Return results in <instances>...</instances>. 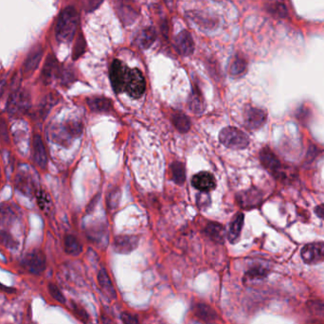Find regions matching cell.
Returning <instances> with one entry per match:
<instances>
[{
	"mask_svg": "<svg viewBox=\"0 0 324 324\" xmlns=\"http://www.w3.org/2000/svg\"><path fill=\"white\" fill-rule=\"evenodd\" d=\"M116 11H117L119 19L121 20L123 25H130L134 23L135 20L139 16L138 11L124 1H120L117 4Z\"/></svg>",
	"mask_w": 324,
	"mask_h": 324,
	"instance_id": "18",
	"label": "cell"
},
{
	"mask_svg": "<svg viewBox=\"0 0 324 324\" xmlns=\"http://www.w3.org/2000/svg\"><path fill=\"white\" fill-rule=\"evenodd\" d=\"M266 275V270L262 268H254V269H249L244 277L245 281H253L256 279H262Z\"/></svg>",
	"mask_w": 324,
	"mask_h": 324,
	"instance_id": "35",
	"label": "cell"
},
{
	"mask_svg": "<svg viewBox=\"0 0 324 324\" xmlns=\"http://www.w3.org/2000/svg\"><path fill=\"white\" fill-rule=\"evenodd\" d=\"M188 104L190 111L196 114H202L203 111L205 110V101L198 87H193L191 88Z\"/></svg>",
	"mask_w": 324,
	"mask_h": 324,
	"instance_id": "19",
	"label": "cell"
},
{
	"mask_svg": "<svg viewBox=\"0 0 324 324\" xmlns=\"http://www.w3.org/2000/svg\"><path fill=\"white\" fill-rule=\"evenodd\" d=\"M98 284L101 288V291L103 295L109 299V300H115L117 298V292L111 281L110 277L107 273V270L102 268L98 273Z\"/></svg>",
	"mask_w": 324,
	"mask_h": 324,
	"instance_id": "14",
	"label": "cell"
},
{
	"mask_svg": "<svg viewBox=\"0 0 324 324\" xmlns=\"http://www.w3.org/2000/svg\"><path fill=\"white\" fill-rule=\"evenodd\" d=\"M270 13L273 16L280 17V18H286L288 16V11L285 7V4L283 3H276L270 6Z\"/></svg>",
	"mask_w": 324,
	"mask_h": 324,
	"instance_id": "33",
	"label": "cell"
},
{
	"mask_svg": "<svg viewBox=\"0 0 324 324\" xmlns=\"http://www.w3.org/2000/svg\"><path fill=\"white\" fill-rule=\"evenodd\" d=\"M130 69L119 60H115L110 68V81L112 87L116 93H121L124 91L128 73Z\"/></svg>",
	"mask_w": 324,
	"mask_h": 324,
	"instance_id": "4",
	"label": "cell"
},
{
	"mask_svg": "<svg viewBox=\"0 0 324 324\" xmlns=\"http://www.w3.org/2000/svg\"><path fill=\"white\" fill-rule=\"evenodd\" d=\"M35 195H36L37 204L39 206L40 210L46 214H49L52 207L51 199L49 198V196L43 190H36Z\"/></svg>",
	"mask_w": 324,
	"mask_h": 324,
	"instance_id": "31",
	"label": "cell"
},
{
	"mask_svg": "<svg viewBox=\"0 0 324 324\" xmlns=\"http://www.w3.org/2000/svg\"><path fill=\"white\" fill-rule=\"evenodd\" d=\"M301 259L305 264L316 265L324 261V243H311L304 245L301 249Z\"/></svg>",
	"mask_w": 324,
	"mask_h": 324,
	"instance_id": "7",
	"label": "cell"
},
{
	"mask_svg": "<svg viewBox=\"0 0 324 324\" xmlns=\"http://www.w3.org/2000/svg\"><path fill=\"white\" fill-rule=\"evenodd\" d=\"M22 266L32 274H42L47 268L46 256L39 249H34L25 256Z\"/></svg>",
	"mask_w": 324,
	"mask_h": 324,
	"instance_id": "5",
	"label": "cell"
},
{
	"mask_svg": "<svg viewBox=\"0 0 324 324\" xmlns=\"http://www.w3.org/2000/svg\"><path fill=\"white\" fill-rule=\"evenodd\" d=\"M139 245V238L132 235H120L114 240V250L119 254H129Z\"/></svg>",
	"mask_w": 324,
	"mask_h": 324,
	"instance_id": "11",
	"label": "cell"
},
{
	"mask_svg": "<svg viewBox=\"0 0 324 324\" xmlns=\"http://www.w3.org/2000/svg\"><path fill=\"white\" fill-rule=\"evenodd\" d=\"M220 143L233 150L245 149L249 144V138L242 130L236 127H226L219 134Z\"/></svg>",
	"mask_w": 324,
	"mask_h": 324,
	"instance_id": "2",
	"label": "cell"
},
{
	"mask_svg": "<svg viewBox=\"0 0 324 324\" xmlns=\"http://www.w3.org/2000/svg\"><path fill=\"white\" fill-rule=\"evenodd\" d=\"M5 88H6V81L5 80H1L0 81V98L3 95L4 91H5Z\"/></svg>",
	"mask_w": 324,
	"mask_h": 324,
	"instance_id": "41",
	"label": "cell"
},
{
	"mask_svg": "<svg viewBox=\"0 0 324 324\" xmlns=\"http://www.w3.org/2000/svg\"><path fill=\"white\" fill-rule=\"evenodd\" d=\"M245 126L250 130L261 128L267 121V112L258 107H248L244 114Z\"/></svg>",
	"mask_w": 324,
	"mask_h": 324,
	"instance_id": "8",
	"label": "cell"
},
{
	"mask_svg": "<svg viewBox=\"0 0 324 324\" xmlns=\"http://www.w3.org/2000/svg\"><path fill=\"white\" fill-rule=\"evenodd\" d=\"M146 83L143 73L138 69L130 70L128 73L124 91L133 99H139L144 94Z\"/></svg>",
	"mask_w": 324,
	"mask_h": 324,
	"instance_id": "3",
	"label": "cell"
},
{
	"mask_svg": "<svg viewBox=\"0 0 324 324\" xmlns=\"http://www.w3.org/2000/svg\"><path fill=\"white\" fill-rule=\"evenodd\" d=\"M44 50L41 46L32 48L29 55L27 56L23 64V74L26 76H31L33 72L39 67L41 60L43 58Z\"/></svg>",
	"mask_w": 324,
	"mask_h": 324,
	"instance_id": "13",
	"label": "cell"
},
{
	"mask_svg": "<svg viewBox=\"0 0 324 324\" xmlns=\"http://www.w3.org/2000/svg\"><path fill=\"white\" fill-rule=\"evenodd\" d=\"M195 316L207 324H215L218 320V315L214 308L205 303H198L193 308Z\"/></svg>",
	"mask_w": 324,
	"mask_h": 324,
	"instance_id": "17",
	"label": "cell"
},
{
	"mask_svg": "<svg viewBox=\"0 0 324 324\" xmlns=\"http://www.w3.org/2000/svg\"><path fill=\"white\" fill-rule=\"evenodd\" d=\"M73 309H74V312L82 318V320H86L88 318V316H87V313L84 311V309L80 308L79 306H77L76 304H73Z\"/></svg>",
	"mask_w": 324,
	"mask_h": 324,
	"instance_id": "39",
	"label": "cell"
},
{
	"mask_svg": "<svg viewBox=\"0 0 324 324\" xmlns=\"http://www.w3.org/2000/svg\"><path fill=\"white\" fill-rule=\"evenodd\" d=\"M104 0H85V10L87 13L94 12L99 8Z\"/></svg>",
	"mask_w": 324,
	"mask_h": 324,
	"instance_id": "37",
	"label": "cell"
},
{
	"mask_svg": "<svg viewBox=\"0 0 324 324\" xmlns=\"http://www.w3.org/2000/svg\"><path fill=\"white\" fill-rule=\"evenodd\" d=\"M174 46L179 54L189 56L195 50V41L190 32L184 30L176 35L174 39Z\"/></svg>",
	"mask_w": 324,
	"mask_h": 324,
	"instance_id": "10",
	"label": "cell"
},
{
	"mask_svg": "<svg viewBox=\"0 0 324 324\" xmlns=\"http://www.w3.org/2000/svg\"><path fill=\"white\" fill-rule=\"evenodd\" d=\"M164 2L166 3L167 6L170 8L172 5H173V3H174V0H164Z\"/></svg>",
	"mask_w": 324,
	"mask_h": 324,
	"instance_id": "42",
	"label": "cell"
},
{
	"mask_svg": "<svg viewBox=\"0 0 324 324\" xmlns=\"http://www.w3.org/2000/svg\"><path fill=\"white\" fill-rule=\"evenodd\" d=\"M87 103L94 112H109L112 109V102L104 97H92L87 99Z\"/></svg>",
	"mask_w": 324,
	"mask_h": 324,
	"instance_id": "23",
	"label": "cell"
},
{
	"mask_svg": "<svg viewBox=\"0 0 324 324\" xmlns=\"http://www.w3.org/2000/svg\"><path fill=\"white\" fill-rule=\"evenodd\" d=\"M48 290L49 295L58 302L60 303H66V298L63 296L62 291L59 289V287L54 284H48Z\"/></svg>",
	"mask_w": 324,
	"mask_h": 324,
	"instance_id": "34",
	"label": "cell"
},
{
	"mask_svg": "<svg viewBox=\"0 0 324 324\" xmlns=\"http://www.w3.org/2000/svg\"><path fill=\"white\" fill-rule=\"evenodd\" d=\"M173 122L180 133H186L190 130V120L182 112H175L173 116Z\"/></svg>",
	"mask_w": 324,
	"mask_h": 324,
	"instance_id": "29",
	"label": "cell"
},
{
	"mask_svg": "<svg viewBox=\"0 0 324 324\" xmlns=\"http://www.w3.org/2000/svg\"><path fill=\"white\" fill-rule=\"evenodd\" d=\"M156 37H157V33L154 28L152 27L145 28L143 31L140 32L139 36L137 37V43L140 48H150L153 43L155 42Z\"/></svg>",
	"mask_w": 324,
	"mask_h": 324,
	"instance_id": "24",
	"label": "cell"
},
{
	"mask_svg": "<svg viewBox=\"0 0 324 324\" xmlns=\"http://www.w3.org/2000/svg\"><path fill=\"white\" fill-rule=\"evenodd\" d=\"M191 184L200 191H210L215 188L216 182L213 174L208 172H201L192 177Z\"/></svg>",
	"mask_w": 324,
	"mask_h": 324,
	"instance_id": "16",
	"label": "cell"
},
{
	"mask_svg": "<svg viewBox=\"0 0 324 324\" xmlns=\"http://www.w3.org/2000/svg\"><path fill=\"white\" fill-rule=\"evenodd\" d=\"M315 212H316V214H317V216L319 218H321L322 220H324V204L317 206L315 209Z\"/></svg>",
	"mask_w": 324,
	"mask_h": 324,
	"instance_id": "40",
	"label": "cell"
},
{
	"mask_svg": "<svg viewBox=\"0 0 324 324\" xmlns=\"http://www.w3.org/2000/svg\"><path fill=\"white\" fill-rule=\"evenodd\" d=\"M120 318H121V321L123 322V324H139V320L136 316H133L132 314H129V313H122L121 316H120Z\"/></svg>",
	"mask_w": 324,
	"mask_h": 324,
	"instance_id": "38",
	"label": "cell"
},
{
	"mask_svg": "<svg viewBox=\"0 0 324 324\" xmlns=\"http://www.w3.org/2000/svg\"><path fill=\"white\" fill-rule=\"evenodd\" d=\"M86 48H87L86 40L84 38L83 34H80L78 39L75 43L74 48H73V55H72L73 56V59L77 60L78 58L83 55L85 53V51H86Z\"/></svg>",
	"mask_w": 324,
	"mask_h": 324,
	"instance_id": "32",
	"label": "cell"
},
{
	"mask_svg": "<svg viewBox=\"0 0 324 324\" xmlns=\"http://www.w3.org/2000/svg\"><path fill=\"white\" fill-rule=\"evenodd\" d=\"M16 188L21 190L24 193H32L36 192V189L34 187V182L32 180L31 174L27 173H20L17 174L16 178Z\"/></svg>",
	"mask_w": 324,
	"mask_h": 324,
	"instance_id": "20",
	"label": "cell"
},
{
	"mask_svg": "<svg viewBox=\"0 0 324 324\" xmlns=\"http://www.w3.org/2000/svg\"><path fill=\"white\" fill-rule=\"evenodd\" d=\"M243 225H244V214H236L233 220L230 223L229 232H228V239L230 243H235L239 239L243 229Z\"/></svg>",
	"mask_w": 324,
	"mask_h": 324,
	"instance_id": "21",
	"label": "cell"
},
{
	"mask_svg": "<svg viewBox=\"0 0 324 324\" xmlns=\"http://www.w3.org/2000/svg\"><path fill=\"white\" fill-rule=\"evenodd\" d=\"M262 201V195L255 189L240 192L237 196V203L244 209H251L259 205Z\"/></svg>",
	"mask_w": 324,
	"mask_h": 324,
	"instance_id": "15",
	"label": "cell"
},
{
	"mask_svg": "<svg viewBox=\"0 0 324 324\" xmlns=\"http://www.w3.org/2000/svg\"><path fill=\"white\" fill-rule=\"evenodd\" d=\"M63 245L64 251L72 256H78L83 251V245L80 243L79 240L73 235L66 236Z\"/></svg>",
	"mask_w": 324,
	"mask_h": 324,
	"instance_id": "26",
	"label": "cell"
},
{
	"mask_svg": "<svg viewBox=\"0 0 324 324\" xmlns=\"http://www.w3.org/2000/svg\"><path fill=\"white\" fill-rule=\"evenodd\" d=\"M31 99L28 93L23 90H16L9 100V113L11 115H21L25 114L30 108Z\"/></svg>",
	"mask_w": 324,
	"mask_h": 324,
	"instance_id": "6",
	"label": "cell"
},
{
	"mask_svg": "<svg viewBox=\"0 0 324 324\" xmlns=\"http://www.w3.org/2000/svg\"><path fill=\"white\" fill-rule=\"evenodd\" d=\"M206 234L214 242L222 244L225 240V228L218 223H209L204 229Z\"/></svg>",
	"mask_w": 324,
	"mask_h": 324,
	"instance_id": "22",
	"label": "cell"
},
{
	"mask_svg": "<svg viewBox=\"0 0 324 324\" xmlns=\"http://www.w3.org/2000/svg\"><path fill=\"white\" fill-rule=\"evenodd\" d=\"M260 159L262 164L269 171L271 174L280 176L282 174V164L281 161L277 158L276 156L269 150V148H264L260 152Z\"/></svg>",
	"mask_w": 324,
	"mask_h": 324,
	"instance_id": "12",
	"label": "cell"
},
{
	"mask_svg": "<svg viewBox=\"0 0 324 324\" xmlns=\"http://www.w3.org/2000/svg\"><path fill=\"white\" fill-rule=\"evenodd\" d=\"M211 197L209 191H201L197 197V203L199 209H206L211 205Z\"/></svg>",
	"mask_w": 324,
	"mask_h": 324,
	"instance_id": "36",
	"label": "cell"
},
{
	"mask_svg": "<svg viewBox=\"0 0 324 324\" xmlns=\"http://www.w3.org/2000/svg\"><path fill=\"white\" fill-rule=\"evenodd\" d=\"M79 15L76 9L69 6L58 16L55 26L56 39L59 42H71L77 30Z\"/></svg>",
	"mask_w": 324,
	"mask_h": 324,
	"instance_id": "1",
	"label": "cell"
},
{
	"mask_svg": "<svg viewBox=\"0 0 324 324\" xmlns=\"http://www.w3.org/2000/svg\"><path fill=\"white\" fill-rule=\"evenodd\" d=\"M246 68H247V63L245 59L243 57L236 56L229 66V74L233 77L242 76L246 72Z\"/></svg>",
	"mask_w": 324,
	"mask_h": 324,
	"instance_id": "27",
	"label": "cell"
},
{
	"mask_svg": "<svg viewBox=\"0 0 324 324\" xmlns=\"http://www.w3.org/2000/svg\"><path fill=\"white\" fill-rule=\"evenodd\" d=\"M51 134L53 136L54 141L62 145H70L72 139L74 138L71 133V131L69 130L67 124L55 127L53 132H51Z\"/></svg>",
	"mask_w": 324,
	"mask_h": 324,
	"instance_id": "25",
	"label": "cell"
},
{
	"mask_svg": "<svg viewBox=\"0 0 324 324\" xmlns=\"http://www.w3.org/2000/svg\"><path fill=\"white\" fill-rule=\"evenodd\" d=\"M32 158L40 169L45 170L48 166V153L40 135H35L32 140Z\"/></svg>",
	"mask_w": 324,
	"mask_h": 324,
	"instance_id": "9",
	"label": "cell"
},
{
	"mask_svg": "<svg viewBox=\"0 0 324 324\" xmlns=\"http://www.w3.org/2000/svg\"><path fill=\"white\" fill-rule=\"evenodd\" d=\"M56 70H57L56 58L54 56L50 54L48 56L45 66H44V69H43V72H42V78L44 80V82H46V83L49 82L53 77V75L55 74Z\"/></svg>",
	"mask_w": 324,
	"mask_h": 324,
	"instance_id": "28",
	"label": "cell"
},
{
	"mask_svg": "<svg viewBox=\"0 0 324 324\" xmlns=\"http://www.w3.org/2000/svg\"><path fill=\"white\" fill-rule=\"evenodd\" d=\"M171 170H172V176L174 180L177 185H183L184 182L186 180V171H185V166L182 164L181 162L175 161L171 165Z\"/></svg>",
	"mask_w": 324,
	"mask_h": 324,
	"instance_id": "30",
	"label": "cell"
}]
</instances>
